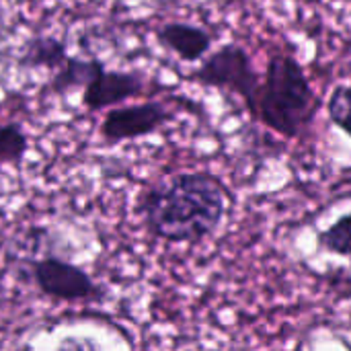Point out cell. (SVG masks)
Wrapping results in <instances>:
<instances>
[{"instance_id": "cell-11", "label": "cell", "mask_w": 351, "mask_h": 351, "mask_svg": "<svg viewBox=\"0 0 351 351\" xmlns=\"http://www.w3.org/2000/svg\"><path fill=\"white\" fill-rule=\"evenodd\" d=\"M319 245L335 255L351 257V212L341 216L319 237Z\"/></svg>"}, {"instance_id": "cell-7", "label": "cell", "mask_w": 351, "mask_h": 351, "mask_svg": "<svg viewBox=\"0 0 351 351\" xmlns=\"http://www.w3.org/2000/svg\"><path fill=\"white\" fill-rule=\"evenodd\" d=\"M156 39L175 51L183 62H197L212 47V35L206 29L179 21L160 25L156 29Z\"/></svg>"}, {"instance_id": "cell-3", "label": "cell", "mask_w": 351, "mask_h": 351, "mask_svg": "<svg viewBox=\"0 0 351 351\" xmlns=\"http://www.w3.org/2000/svg\"><path fill=\"white\" fill-rule=\"evenodd\" d=\"M191 78L204 86L232 90L234 95L243 97L249 109H253L255 95L261 84L257 72L253 70L249 53L239 45H222L220 49H216L191 74Z\"/></svg>"}, {"instance_id": "cell-6", "label": "cell", "mask_w": 351, "mask_h": 351, "mask_svg": "<svg viewBox=\"0 0 351 351\" xmlns=\"http://www.w3.org/2000/svg\"><path fill=\"white\" fill-rule=\"evenodd\" d=\"M144 78L140 72H123V70H107L105 66L97 72V76L84 86L82 103L88 111H99L111 105H119L132 97L144 93Z\"/></svg>"}, {"instance_id": "cell-10", "label": "cell", "mask_w": 351, "mask_h": 351, "mask_svg": "<svg viewBox=\"0 0 351 351\" xmlns=\"http://www.w3.org/2000/svg\"><path fill=\"white\" fill-rule=\"evenodd\" d=\"M27 148L29 140L19 123H0V167L19 165Z\"/></svg>"}, {"instance_id": "cell-5", "label": "cell", "mask_w": 351, "mask_h": 351, "mask_svg": "<svg viewBox=\"0 0 351 351\" xmlns=\"http://www.w3.org/2000/svg\"><path fill=\"white\" fill-rule=\"evenodd\" d=\"M171 117L173 113L167 109L165 103L158 101H144L138 105L115 107L105 115L101 123V136L109 144H121L128 140L154 134Z\"/></svg>"}, {"instance_id": "cell-12", "label": "cell", "mask_w": 351, "mask_h": 351, "mask_svg": "<svg viewBox=\"0 0 351 351\" xmlns=\"http://www.w3.org/2000/svg\"><path fill=\"white\" fill-rule=\"evenodd\" d=\"M327 111L331 121L348 136H351V86L343 84L331 93L327 101Z\"/></svg>"}, {"instance_id": "cell-9", "label": "cell", "mask_w": 351, "mask_h": 351, "mask_svg": "<svg viewBox=\"0 0 351 351\" xmlns=\"http://www.w3.org/2000/svg\"><path fill=\"white\" fill-rule=\"evenodd\" d=\"M105 64L99 58H68L47 82V90L53 95H64L72 88H84Z\"/></svg>"}, {"instance_id": "cell-2", "label": "cell", "mask_w": 351, "mask_h": 351, "mask_svg": "<svg viewBox=\"0 0 351 351\" xmlns=\"http://www.w3.org/2000/svg\"><path fill=\"white\" fill-rule=\"evenodd\" d=\"M319 111V99L302 66L286 53H274L257 88L253 117L286 138L300 136Z\"/></svg>"}, {"instance_id": "cell-8", "label": "cell", "mask_w": 351, "mask_h": 351, "mask_svg": "<svg viewBox=\"0 0 351 351\" xmlns=\"http://www.w3.org/2000/svg\"><path fill=\"white\" fill-rule=\"evenodd\" d=\"M68 47L62 39L53 35H37L31 37L19 56V66L21 68H47V70H58L66 60H68Z\"/></svg>"}, {"instance_id": "cell-1", "label": "cell", "mask_w": 351, "mask_h": 351, "mask_svg": "<svg viewBox=\"0 0 351 351\" xmlns=\"http://www.w3.org/2000/svg\"><path fill=\"white\" fill-rule=\"evenodd\" d=\"M140 212L148 230L169 243H195L224 218L226 195L208 173H179L144 191Z\"/></svg>"}, {"instance_id": "cell-4", "label": "cell", "mask_w": 351, "mask_h": 351, "mask_svg": "<svg viewBox=\"0 0 351 351\" xmlns=\"http://www.w3.org/2000/svg\"><path fill=\"white\" fill-rule=\"evenodd\" d=\"M31 276L41 294L62 302L101 300L103 288L80 265L58 257H45L31 263Z\"/></svg>"}]
</instances>
